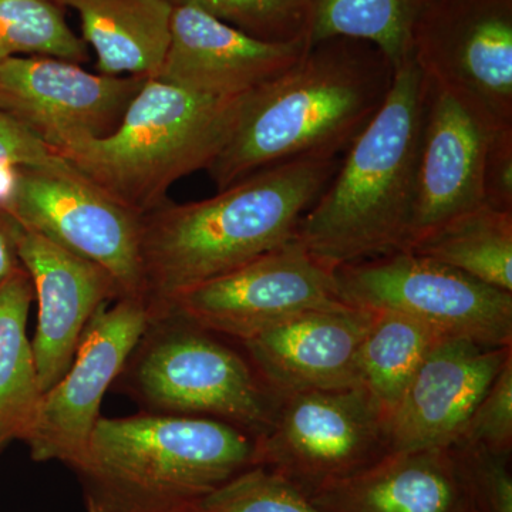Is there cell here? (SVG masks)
I'll list each match as a JSON object with an SVG mask.
<instances>
[{"label": "cell", "mask_w": 512, "mask_h": 512, "mask_svg": "<svg viewBox=\"0 0 512 512\" xmlns=\"http://www.w3.org/2000/svg\"><path fill=\"white\" fill-rule=\"evenodd\" d=\"M15 238L20 262L39 303L32 348L40 389L46 393L66 375L94 313L124 296L113 276L101 266L16 221Z\"/></svg>", "instance_id": "5bb4252c"}, {"label": "cell", "mask_w": 512, "mask_h": 512, "mask_svg": "<svg viewBox=\"0 0 512 512\" xmlns=\"http://www.w3.org/2000/svg\"><path fill=\"white\" fill-rule=\"evenodd\" d=\"M424 82L419 173L406 249L483 205L484 156L493 131L453 94L426 77Z\"/></svg>", "instance_id": "2e32d148"}, {"label": "cell", "mask_w": 512, "mask_h": 512, "mask_svg": "<svg viewBox=\"0 0 512 512\" xmlns=\"http://www.w3.org/2000/svg\"><path fill=\"white\" fill-rule=\"evenodd\" d=\"M308 497L322 512H464L470 504L451 448L386 454Z\"/></svg>", "instance_id": "d6986e66"}, {"label": "cell", "mask_w": 512, "mask_h": 512, "mask_svg": "<svg viewBox=\"0 0 512 512\" xmlns=\"http://www.w3.org/2000/svg\"><path fill=\"white\" fill-rule=\"evenodd\" d=\"M255 464V437L207 417H100L73 470L92 512H194Z\"/></svg>", "instance_id": "277c9868"}, {"label": "cell", "mask_w": 512, "mask_h": 512, "mask_svg": "<svg viewBox=\"0 0 512 512\" xmlns=\"http://www.w3.org/2000/svg\"><path fill=\"white\" fill-rule=\"evenodd\" d=\"M483 204L512 212V127L491 131L483 165Z\"/></svg>", "instance_id": "4dcf8cb0"}, {"label": "cell", "mask_w": 512, "mask_h": 512, "mask_svg": "<svg viewBox=\"0 0 512 512\" xmlns=\"http://www.w3.org/2000/svg\"><path fill=\"white\" fill-rule=\"evenodd\" d=\"M339 156L292 158L207 200H168L141 217L148 316L178 293L228 274L296 238L299 221L338 171Z\"/></svg>", "instance_id": "6da1fadb"}, {"label": "cell", "mask_w": 512, "mask_h": 512, "mask_svg": "<svg viewBox=\"0 0 512 512\" xmlns=\"http://www.w3.org/2000/svg\"><path fill=\"white\" fill-rule=\"evenodd\" d=\"M443 338L402 313L376 311L375 322L357 350V377L359 386L375 397L387 417L430 350Z\"/></svg>", "instance_id": "603a6c76"}, {"label": "cell", "mask_w": 512, "mask_h": 512, "mask_svg": "<svg viewBox=\"0 0 512 512\" xmlns=\"http://www.w3.org/2000/svg\"><path fill=\"white\" fill-rule=\"evenodd\" d=\"M376 311L343 305L286 319L238 342L276 397L359 386L356 357Z\"/></svg>", "instance_id": "ac0fdd59"}, {"label": "cell", "mask_w": 512, "mask_h": 512, "mask_svg": "<svg viewBox=\"0 0 512 512\" xmlns=\"http://www.w3.org/2000/svg\"><path fill=\"white\" fill-rule=\"evenodd\" d=\"M394 72L365 40L333 37L309 46L288 72L248 94L207 170L217 191L292 158L348 150L382 107Z\"/></svg>", "instance_id": "7a4b0ae2"}, {"label": "cell", "mask_w": 512, "mask_h": 512, "mask_svg": "<svg viewBox=\"0 0 512 512\" xmlns=\"http://www.w3.org/2000/svg\"><path fill=\"white\" fill-rule=\"evenodd\" d=\"M412 55L487 126L512 127V0H423Z\"/></svg>", "instance_id": "30bf717a"}, {"label": "cell", "mask_w": 512, "mask_h": 512, "mask_svg": "<svg viewBox=\"0 0 512 512\" xmlns=\"http://www.w3.org/2000/svg\"><path fill=\"white\" fill-rule=\"evenodd\" d=\"M457 444L484 446L498 453L511 454L512 355L468 417L466 427L454 446Z\"/></svg>", "instance_id": "f1b7e54d"}, {"label": "cell", "mask_w": 512, "mask_h": 512, "mask_svg": "<svg viewBox=\"0 0 512 512\" xmlns=\"http://www.w3.org/2000/svg\"><path fill=\"white\" fill-rule=\"evenodd\" d=\"M194 512H322L302 490L261 466L249 467L202 498Z\"/></svg>", "instance_id": "4316f807"}, {"label": "cell", "mask_w": 512, "mask_h": 512, "mask_svg": "<svg viewBox=\"0 0 512 512\" xmlns=\"http://www.w3.org/2000/svg\"><path fill=\"white\" fill-rule=\"evenodd\" d=\"M33 299L25 268L0 286V454L12 441L25 443L43 396L28 338Z\"/></svg>", "instance_id": "44dd1931"}, {"label": "cell", "mask_w": 512, "mask_h": 512, "mask_svg": "<svg viewBox=\"0 0 512 512\" xmlns=\"http://www.w3.org/2000/svg\"><path fill=\"white\" fill-rule=\"evenodd\" d=\"M190 6L266 42H309L312 0H167Z\"/></svg>", "instance_id": "484cf974"}, {"label": "cell", "mask_w": 512, "mask_h": 512, "mask_svg": "<svg viewBox=\"0 0 512 512\" xmlns=\"http://www.w3.org/2000/svg\"><path fill=\"white\" fill-rule=\"evenodd\" d=\"M423 0H312L309 46L333 37L365 40L394 69L412 55V29Z\"/></svg>", "instance_id": "cb8c5ba5"}, {"label": "cell", "mask_w": 512, "mask_h": 512, "mask_svg": "<svg viewBox=\"0 0 512 512\" xmlns=\"http://www.w3.org/2000/svg\"><path fill=\"white\" fill-rule=\"evenodd\" d=\"M146 80L90 73L57 57H12L0 63V110L60 154L113 134Z\"/></svg>", "instance_id": "4fadbf2b"}, {"label": "cell", "mask_w": 512, "mask_h": 512, "mask_svg": "<svg viewBox=\"0 0 512 512\" xmlns=\"http://www.w3.org/2000/svg\"><path fill=\"white\" fill-rule=\"evenodd\" d=\"M511 355L512 346L494 349L467 339H440L390 414V453L453 447Z\"/></svg>", "instance_id": "9a60e30c"}, {"label": "cell", "mask_w": 512, "mask_h": 512, "mask_svg": "<svg viewBox=\"0 0 512 512\" xmlns=\"http://www.w3.org/2000/svg\"><path fill=\"white\" fill-rule=\"evenodd\" d=\"M424 97L426 82L410 55L394 72L382 107L303 214L296 238L326 268L335 271L406 249L416 200Z\"/></svg>", "instance_id": "3957f363"}, {"label": "cell", "mask_w": 512, "mask_h": 512, "mask_svg": "<svg viewBox=\"0 0 512 512\" xmlns=\"http://www.w3.org/2000/svg\"><path fill=\"white\" fill-rule=\"evenodd\" d=\"M247 96L214 99L147 79L113 134L74 144L60 156L143 217L168 201L181 178L208 170L228 143Z\"/></svg>", "instance_id": "5b68a950"}, {"label": "cell", "mask_w": 512, "mask_h": 512, "mask_svg": "<svg viewBox=\"0 0 512 512\" xmlns=\"http://www.w3.org/2000/svg\"><path fill=\"white\" fill-rule=\"evenodd\" d=\"M73 9L82 39L106 76L156 79L171 39L173 5L167 0H59Z\"/></svg>", "instance_id": "ffe728a7"}, {"label": "cell", "mask_w": 512, "mask_h": 512, "mask_svg": "<svg viewBox=\"0 0 512 512\" xmlns=\"http://www.w3.org/2000/svg\"><path fill=\"white\" fill-rule=\"evenodd\" d=\"M389 417L362 386L278 396L271 423L255 437V464L306 495L390 453Z\"/></svg>", "instance_id": "52a82bcc"}, {"label": "cell", "mask_w": 512, "mask_h": 512, "mask_svg": "<svg viewBox=\"0 0 512 512\" xmlns=\"http://www.w3.org/2000/svg\"><path fill=\"white\" fill-rule=\"evenodd\" d=\"M476 512H512L510 456L484 446L451 447Z\"/></svg>", "instance_id": "83f0119b"}, {"label": "cell", "mask_w": 512, "mask_h": 512, "mask_svg": "<svg viewBox=\"0 0 512 512\" xmlns=\"http://www.w3.org/2000/svg\"><path fill=\"white\" fill-rule=\"evenodd\" d=\"M3 210L23 228L101 266L124 298H144L140 215L66 160L16 170Z\"/></svg>", "instance_id": "9c48e42d"}, {"label": "cell", "mask_w": 512, "mask_h": 512, "mask_svg": "<svg viewBox=\"0 0 512 512\" xmlns=\"http://www.w3.org/2000/svg\"><path fill=\"white\" fill-rule=\"evenodd\" d=\"M62 161L64 158L57 151L0 110V207L5 204L16 170Z\"/></svg>", "instance_id": "f546056e"}, {"label": "cell", "mask_w": 512, "mask_h": 512, "mask_svg": "<svg viewBox=\"0 0 512 512\" xmlns=\"http://www.w3.org/2000/svg\"><path fill=\"white\" fill-rule=\"evenodd\" d=\"M225 339L174 313L148 316L111 389L141 412L207 417L259 436L271 423L278 397L244 350Z\"/></svg>", "instance_id": "8992f818"}, {"label": "cell", "mask_w": 512, "mask_h": 512, "mask_svg": "<svg viewBox=\"0 0 512 512\" xmlns=\"http://www.w3.org/2000/svg\"><path fill=\"white\" fill-rule=\"evenodd\" d=\"M406 251L512 293V212L480 205L448 221Z\"/></svg>", "instance_id": "7402d4cb"}, {"label": "cell", "mask_w": 512, "mask_h": 512, "mask_svg": "<svg viewBox=\"0 0 512 512\" xmlns=\"http://www.w3.org/2000/svg\"><path fill=\"white\" fill-rule=\"evenodd\" d=\"M18 56L57 57L79 64L90 57L59 0H0V63Z\"/></svg>", "instance_id": "d4e9b609"}, {"label": "cell", "mask_w": 512, "mask_h": 512, "mask_svg": "<svg viewBox=\"0 0 512 512\" xmlns=\"http://www.w3.org/2000/svg\"><path fill=\"white\" fill-rule=\"evenodd\" d=\"M464 512H476V510H474L473 505H471V503H470V504H468L467 510Z\"/></svg>", "instance_id": "d6a6232c"}, {"label": "cell", "mask_w": 512, "mask_h": 512, "mask_svg": "<svg viewBox=\"0 0 512 512\" xmlns=\"http://www.w3.org/2000/svg\"><path fill=\"white\" fill-rule=\"evenodd\" d=\"M309 42L256 39L190 6H177L156 79L214 99H237L272 82L301 60Z\"/></svg>", "instance_id": "e0dca14e"}, {"label": "cell", "mask_w": 512, "mask_h": 512, "mask_svg": "<svg viewBox=\"0 0 512 512\" xmlns=\"http://www.w3.org/2000/svg\"><path fill=\"white\" fill-rule=\"evenodd\" d=\"M343 305L332 269L293 238L228 274L178 293L156 315L174 313L242 342L301 313Z\"/></svg>", "instance_id": "8fae6325"}, {"label": "cell", "mask_w": 512, "mask_h": 512, "mask_svg": "<svg viewBox=\"0 0 512 512\" xmlns=\"http://www.w3.org/2000/svg\"><path fill=\"white\" fill-rule=\"evenodd\" d=\"M148 322L146 299L101 306L87 323L66 375L43 393L25 443L36 461H82L107 390L113 387Z\"/></svg>", "instance_id": "7c38bea8"}, {"label": "cell", "mask_w": 512, "mask_h": 512, "mask_svg": "<svg viewBox=\"0 0 512 512\" xmlns=\"http://www.w3.org/2000/svg\"><path fill=\"white\" fill-rule=\"evenodd\" d=\"M22 268L16 247L15 221L0 207V286Z\"/></svg>", "instance_id": "1f68e13d"}, {"label": "cell", "mask_w": 512, "mask_h": 512, "mask_svg": "<svg viewBox=\"0 0 512 512\" xmlns=\"http://www.w3.org/2000/svg\"><path fill=\"white\" fill-rule=\"evenodd\" d=\"M333 276L346 305L402 313L444 338L485 348L512 346V293L427 256L397 251L340 266Z\"/></svg>", "instance_id": "ba28073f"}]
</instances>
